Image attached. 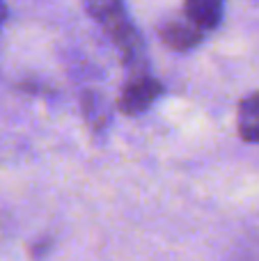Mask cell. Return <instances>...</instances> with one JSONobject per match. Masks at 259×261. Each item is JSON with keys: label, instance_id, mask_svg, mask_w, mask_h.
<instances>
[{"label": "cell", "instance_id": "6da1fadb", "mask_svg": "<svg viewBox=\"0 0 259 261\" xmlns=\"http://www.w3.org/2000/svg\"><path fill=\"white\" fill-rule=\"evenodd\" d=\"M83 5H85L87 14L103 28V32L110 37V41L117 46L124 64L133 71L131 76L147 73L145 41H142L138 28L128 18L124 0H83Z\"/></svg>", "mask_w": 259, "mask_h": 261}, {"label": "cell", "instance_id": "7a4b0ae2", "mask_svg": "<svg viewBox=\"0 0 259 261\" xmlns=\"http://www.w3.org/2000/svg\"><path fill=\"white\" fill-rule=\"evenodd\" d=\"M163 94L165 87L159 78L149 76V73H138L124 83L117 96V110L128 117H136V115L147 113Z\"/></svg>", "mask_w": 259, "mask_h": 261}, {"label": "cell", "instance_id": "3957f363", "mask_svg": "<svg viewBox=\"0 0 259 261\" xmlns=\"http://www.w3.org/2000/svg\"><path fill=\"white\" fill-rule=\"evenodd\" d=\"M159 37L163 44H168L174 50H188L197 46L204 37V32L191 21V18H179V21H168L159 28Z\"/></svg>", "mask_w": 259, "mask_h": 261}, {"label": "cell", "instance_id": "277c9868", "mask_svg": "<svg viewBox=\"0 0 259 261\" xmlns=\"http://www.w3.org/2000/svg\"><path fill=\"white\" fill-rule=\"evenodd\" d=\"M83 115H85V122L90 124L92 133H103L108 128L110 119H113V110H110V103L101 92L96 90H85L83 92Z\"/></svg>", "mask_w": 259, "mask_h": 261}, {"label": "cell", "instance_id": "5b68a950", "mask_svg": "<svg viewBox=\"0 0 259 261\" xmlns=\"http://www.w3.org/2000/svg\"><path fill=\"white\" fill-rule=\"evenodd\" d=\"M225 0H186V18H191L202 32H211L223 21Z\"/></svg>", "mask_w": 259, "mask_h": 261}, {"label": "cell", "instance_id": "8992f818", "mask_svg": "<svg viewBox=\"0 0 259 261\" xmlns=\"http://www.w3.org/2000/svg\"><path fill=\"white\" fill-rule=\"evenodd\" d=\"M239 135L246 142L259 144V92L239 103Z\"/></svg>", "mask_w": 259, "mask_h": 261}, {"label": "cell", "instance_id": "52a82bcc", "mask_svg": "<svg viewBox=\"0 0 259 261\" xmlns=\"http://www.w3.org/2000/svg\"><path fill=\"white\" fill-rule=\"evenodd\" d=\"M5 16H7V5H5V0H0V28L5 23Z\"/></svg>", "mask_w": 259, "mask_h": 261}]
</instances>
